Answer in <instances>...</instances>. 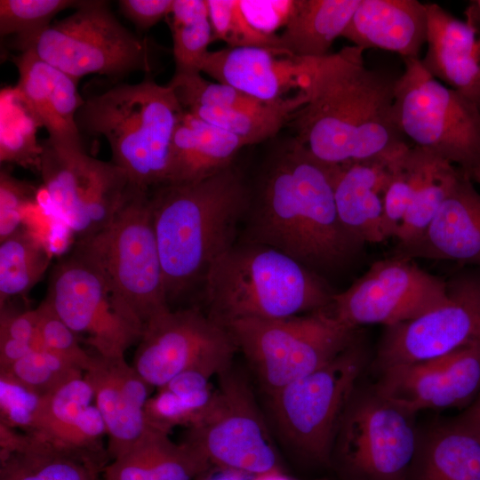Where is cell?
<instances>
[{"label":"cell","instance_id":"1","mask_svg":"<svg viewBox=\"0 0 480 480\" xmlns=\"http://www.w3.org/2000/svg\"><path fill=\"white\" fill-rule=\"evenodd\" d=\"M364 52L351 45L308 58V100L290 124L295 140L329 165L372 158L407 143L394 113L397 78L367 68Z\"/></svg>","mask_w":480,"mask_h":480},{"label":"cell","instance_id":"2","mask_svg":"<svg viewBox=\"0 0 480 480\" xmlns=\"http://www.w3.org/2000/svg\"><path fill=\"white\" fill-rule=\"evenodd\" d=\"M244 240L276 248L307 268H338L363 246L343 226L332 165L295 139L266 167L244 218Z\"/></svg>","mask_w":480,"mask_h":480},{"label":"cell","instance_id":"3","mask_svg":"<svg viewBox=\"0 0 480 480\" xmlns=\"http://www.w3.org/2000/svg\"><path fill=\"white\" fill-rule=\"evenodd\" d=\"M149 196L171 308L204 285L212 263L236 243L251 190L232 164L196 182L160 186Z\"/></svg>","mask_w":480,"mask_h":480},{"label":"cell","instance_id":"4","mask_svg":"<svg viewBox=\"0 0 480 480\" xmlns=\"http://www.w3.org/2000/svg\"><path fill=\"white\" fill-rule=\"evenodd\" d=\"M152 76L134 84L113 82L84 97L76 114L81 134L103 137L111 161L143 191L167 184L172 140L183 112L172 90Z\"/></svg>","mask_w":480,"mask_h":480},{"label":"cell","instance_id":"5","mask_svg":"<svg viewBox=\"0 0 480 480\" xmlns=\"http://www.w3.org/2000/svg\"><path fill=\"white\" fill-rule=\"evenodd\" d=\"M208 316L223 326L244 318L278 319L326 308L333 292L316 272L268 245L242 239L209 268Z\"/></svg>","mask_w":480,"mask_h":480},{"label":"cell","instance_id":"6","mask_svg":"<svg viewBox=\"0 0 480 480\" xmlns=\"http://www.w3.org/2000/svg\"><path fill=\"white\" fill-rule=\"evenodd\" d=\"M76 248L99 266L143 325L171 309L149 191L132 188L110 222Z\"/></svg>","mask_w":480,"mask_h":480},{"label":"cell","instance_id":"7","mask_svg":"<svg viewBox=\"0 0 480 480\" xmlns=\"http://www.w3.org/2000/svg\"><path fill=\"white\" fill-rule=\"evenodd\" d=\"M28 49L77 80L93 74L118 82L138 71L153 75L155 68L153 42L126 28L103 0L80 1Z\"/></svg>","mask_w":480,"mask_h":480},{"label":"cell","instance_id":"8","mask_svg":"<svg viewBox=\"0 0 480 480\" xmlns=\"http://www.w3.org/2000/svg\"><path fill=\"white\" fill-rule=\"evenodd\" d=\"M394 113L404 138L466 173L480 167V108L432 76L420 59H404Z\"/></svg>","mask_w":480,"mask_h":480},{"label":"cell","instance_id":"9","mask_svg":"<svg viewBox=\"0 0 480 480\" xmlns=\"http://www.w3.org/2000/svg\"><path fill=\"white\" fill-rule=\"evenodd\" d=\"M270 395L326 364L356 340L324 308L286 318H244L224 325Z\"/></svg>","mask_w":480,"mask_h":480},{"label":"cell","instance_id":"10","mask_svg":"<svg viewBox=\"0 0 480 480\" xmlns=\"http://www.w3.org/2000/svg\"><path fill=\"white\" fill-rule=\"evenodd\" d=\"M366 360L356 339L324 366L270 394L280 430L308 460L332 463L339 427Z\"/></svg>","mask_w":480,"mask_h":480},{"label":"cell","instance_id":"11","mask_svg":"<svg viewBox=\"0 0 480 480\" xmlns=\"http://www.w3.org/2000/svg\"><path fill=\"white\" fill-rule=\"evenodd\" d=\"M420 436L416 413L380 395L356 389L339 427L332 460L341 479L404 480Z\"/></svg>","mask_w":480,"mask_h":480},{"label":"cell","instance_id":"12","mask_svg":"<svg viewBox=\"0 0 480 480\" xmlns=\"http://www.w3.org/2000/svg\"><path fill=\"white\" fill-rule=\"evenodd\" d=\"M60 319L104 356H124L144 325L99 266L76 248L54 268L44 299Z\"/></svg>","mask_w":480,"mask_h":480},{"label":"cell","instance_id":"13","mask_svg":"<svg viewBox=\"0 0 480 480\" xmlns=\"http://www.w3.org/2000/svg\"><path fill=\"white\" fill-rule=\"evenodd\" d=\"M41 144L38 172L60 220L80 239L106 227L134 188L125 172L84 148L61 147L47 139Z\"/></svg>","mask_w":480,"mask_h":480},{"label":"cell","instance_id":"14","mask_svg":"<svg viewBox=\"0 0 480 480\" xmlns=\"http://www.w3.org/2000/svg\"><path fill=\"white\" fill-rule=\"evenodd\" d=\"M210 466L255 476L277 468L272 439L247 384L229 369L184 441Z\"/></svg>","mask_w":480,"mask_h":480},{"label":"cell","instance_id":"15","mask_svg":"<svg viewBox=\"0 0 480 480\" xmlns=\"http://www.w3.org/2000/svg\"><path fill=\"white\" fill-rule=\"evenodd\" d=\"M236 348L228 329L197 308H171L144 325L132 366L158 388L186 371L220 375Z\"/></svg>","mask_w":480,"mask_h":480},{"label":"cell","instance_id":"16","mask_svg":"<svg viewBox=\"0 0 480 480\" xmlns=\"http://www.w3.org/2000/svg\"><path fill=\"white\" fill-rule=\"evenodd\" d=\"M447 300L445 279L393 257L375 261L347 290L334 293L324 309L339 323L357 329L385 327L413 319Z\"/></svg>","mask_w":480,"mask_h":480},{"label":"cell","instance_id":"17","mask_svg":"<svg viewBox=\"0 0 480 480\" xmlns=\"http://www.w3.org/2000/svg\"><path fill=\"white\" fill-rule=\"evenodd\" d=\"M445 282L444 303L385 327L375 359L379 371L444 356L475 338L480 326V267L463 268Z\"/></svg>","mask_w":480,"mask_h":480},{"label":"cell","instance_id":"18","mask_svg":"<svg viewBox=\"0 0 480 480\" xmlns=\"http://www.w3.org/2000/svg\"><path fill=\"white\" fill-rule=\"evenodd\" d=\"M376 390L409 411L466 408L480 393V340L433 359L380 371Z\"/></svg>","mask_w":480,"mask_h":480},{"label":"cell","instance_id":"19","mask_svg":"<svg viewBox=\"0 0 480 480\" xmlns=\"http://www.w3.org/2000/svg\"><path fill=\"white\" fill-rule=\"evenodd\" d=\"M93 392L84 376L41 397L28 433L41 443L85 466L98 479L108 464L103 444L107 429Z\"/></svg>","mask_w":480,"mask_h":480},{"label":"cell","instance_id":"20","mask_svg":"<svg viewBox=\"0 0 480 480\" xmlns=\"http://www.w3.org/2000/svg\"><path fill=\"white\" fill-rule=\"evenodd\" d=\"M84 378L93 392L95 405L107 429L112 460L128 450L149 428L145 405L152 387L124 356L94 354Z\"/></svg>","mask_w":480,"mask_h":480},{"label":"cell","instance_id":"21","mask_svg":"<svg viewBox=\"0 0 480 480\" xmlns=\"http://www.w3.org/2000/svg\"><path fill=\"white\" fill-rule=\"evenodd\" d=\"M308 58L284 49L227 47L210 52L201 73L255 99L274 101L308 83Z\"/></svg>","mask_w":480,"mask_h":480},{"label":"cell","instance_id":"22","mask_svg":"<svg viewBox=\"0 0 480 480\" xmlns=\"http://www.w3.org/2000/svg\"><path fill=\"white\" fill-rule=\"evenodd\" d=\"M427 52L420 62L436 79L480 108V18L472 4L460 20L437 4H426Z\"/></svg>","mask_w":480,"mask_h":480},{"label":"cell","instance_id":"23","mask_svg":"<svg viewBox=\"0 0 480 480\" xmlns=\"http://www.w3.org/2000/svg\"><path fill=\"white\" fill-rule=\"evenodd\" d=\"M19 73L16 85L48 140L67 148H82L76 114L84 102L77 79L39 58L28 49L13 58Z\"/></svg>","mask_w":480,"mask_h":480},{"label":"cell","instance_id":"24","mask_svg":"<svg viewBox=\"0 0 480 480\" xmlns=\"http://www.w3.org/2000/svg\"><path fill=\"white\" fill-rule=\"evenodd\" d=\"M394 257L452 260L480 267V192L462 171L422 236Z\"/></svg>","mask_w":480,"mask_h":480},{"label":"cell","instance_id":"25","mask_svg":"<svg viewBox=\"0 0 480 480\" xmlns=\"http://www.w3.org/2000/svg\"><path fill=\"white\" fill-rule=\"evenodd\" d=\"M406 144L378 156L332 165L340 219L347 231L363 244L386 240L382 218L391 164L396 152Z\"/></svg>","mask_w":480,"mask_h":480},{"label":"cell","instance_id":"26","mask_svg":"<svg viewBox=\"0 0 480 480\" xmlns=\"http://www.w3.org/2000/svg\"><path fill=\"white\" fill-rule=\"evenodd\" d=\"M426 4L417 0H361L341 36L353 45L420 59L427 42Z\"/></svg>","mask_w":480,"mask_h":480},{"label":"cell","instance_id":"27","mask_svg":"<svg viewBox=\"0 0 480 480\" xmlns=\"http://www.w3.org/2000/svg\"><path fill=\"white\" fill-rule=\"evenodd\" d=\"M404 480H480V433L459 415L420 428Z\"/></svg>","mask_w":480,"mask_h":480},{"label":"cell","instance_id":"28","mask_svg":"<svg viewBox=\"0 0 480 480\" xmlns=\"http://www.w3.org/2000/svg\"><path fill=\"white\" fill-rule=\"evenodd\" d=\"M244 147L236 136L183 110L172 140L167 184L208 178L232 165Z\"/></svg>","mask_w":480,"mask_h":480},{"label":"cell","instance_id":"29","mask_svg":"<svg viewBox=\"0 0 480 480\" xmlns=\"http://www.w3.org/2000/svg\"><path fill=\"white\" fill-rule=\"evenodd\" d=\"M209 468L188 444H176L169 433L149 427L106 466L102 476L103 480H193Z\"/></svg>","mask_w":480,"mask_h":480},{"label":"cell","instance_id":"30","mask_svg":"<svg viewBox=\"0 0 480 480\" xmlns=\"http://www.w3.org/2000/svg\"><path fill=\"white\" fill-rule=\"evenodd\" d=\"M361 0H296L291 19L279 35L283 49L302 58L329 54Z\"/></svg>","mask_w":480,"mask_h":480},{"label":"cell","instance_id":"31","mask_svg":"<svg viewBox=\"0 0 480 480\" xmlns=\"http://www.w3.org/2000/svg\"><path fill=\"white\" fill-rule=\"evenodd\" d=\"M304 91L254 107H196L187 112L240 139L245 146L276 135L307 102Z\"/></svg>","mask_w":480,"mask_h":480},{"label":"cell","instance_id":"32","mask_svg":"<svg viewBox=\"0 0 480 480\" xmlns=\"http://www.w3.org/2000/svg\"><path fill=\"white\" fill-rule=\"evenodd\" d=\"M0 242L2 308L39 282L49 266L50 252L40 239L23 228Z\"/></svg>","mask_w":480,"mask_h":480},{"label":"cell","instance_id":"33","mask_svg":"<svg viewBox=\"0 0 480 480\" xmlns=\"http://www.w3.org/2000/svg\"><path fill=\"white\" fill-rule=\"evenodd\" d=\"M166 20L172 38L174 73H201L213 40L207 0H173Z\"/></svg>","mask_w":480,"mask_h":480},{"label":"cell","instance_id":"34","mask_svg":"<svg viewBox=\"0 0 480 480\" xmlns=\"http://www.w3.org/2000/svg\"><path fill=\"white\" fill-rule=\"evenodd\" d=\"M41 127L17 87L0 93V161L39 171L42 144L36 131Z\"/></svg>","mask_w":480,"mask_h":480},{"label":"cell","instance_id":"35","mask_svg":"<svg viewBox=\"0 0 480 480\" xmlns=\"http://www.w3.org/2000/svg\"><path fill=\"white\" fill-rule=\"evenodd\" d=\"M461 172L459 167L431 153L424 176L396 236V249L410 245L422 236Z\"/></svg>","mask_w":480,"mask_h":480},{"label":"cell","instance_id":"36","mask_svg":"<svg viewBox=\"0 0 480 480\" xmlns=\"http://www.w3.org/2000/svg\"><path fill=\"white\" fill-rule=\"evenodd\" d=\"M29 436L22 450L0 459V480H98L82 463Z\"/></svg>","mask_w":480,"mask_h":480},{"label":"cell","instance_id":"37","mask_svg":"<svg viewBox=\"0 0 480 480\" xmlns=\"http://www.w3.org/2000/svg\"><path fill=\"white\" fill-rule=\"evenodd\" d=\"M430 156V152L406 144L393 157L382 218L385 239L396 237Z\"/></svg>","mask_w":480,"mask_h":480},{"label":"cell","instance_id":"38","mask_svg":"<svg viewBox=\"0 0 480 480\" xmlns=\"http://www.w3.org/2000/svg\"><path fill=\"white\" fill-rule=\"evenodd\" d=\"M74 0H1L0 35L12 36V47L22 52L52 24L56 15L75 9Z\"/></svg>","mask_w":480,"mask_h":480},{"label":"cell","instance_id":"39","mask_svg":"<svg viewBox=\"0 0 480 480\" xmlns=\"http://www.w3.org/2000/svg\"><path fill=\"white\" fill-rule=\"evenodd\" d=\"M81 376L84 372L45 348L33 349L0 372V378L11 380L40 397Z\"/></svg>","mask_w":480,"mask_h":480},{"label":"cell","instance_id":"40","mask_svg":"<svg viewBox=\"0 0 480 480\" xmlns=\"http://www.w3.org/2000/svg\"><path fill=\"white\" fill-rule=\"evenodd\" d=\"M213 390L212 388L197 392H188L158 388L156 394L149 397L145 405V416L148 427L170 433L176 426L190 428L206 411Z\"/></svg>","mask_w":480,"mask_h":480},{"label":"cell","instance_id":"41","mask_svg":"<svg viewBox=\"0 0 480 480\" xmlns=\"http://www.w3.org/2000/svg\"><path fill=\"white\" fill-rule=\"evenodd\" d=\"M213 40L228 47H264L283 49L279 35L267 36L245 19L239 0H207Z\"/></svg>","mask_w":480,"mask_h":480},{"label":"cell","instance_id":"42","mask_svg":"<svg viewBox=\"0 0 480 480\" xmlns=\"http://www.w3.org/2000/svg\"><path fill=\"white\" fill-rule=\"evenodd\" d=\"M36 309L37 313L36 348H45L55 353L84 372L91 365L93 355H90L81 347L77 336L45 300Z\"/></svg>","mask_w":480,"mask_h":480},{"label":"cell","instance_id":"43","mask_svg":"<svg viewBox=\"0 0 480 480\" xmlns=\"http://www.w3.org/2000/svg\"><path fill=\"white\" fill-rule=\"evenodd\" d=\"M34 188L6 171L0 175V241L14 234L35 196Z\"/></svg>","mask_w":480,"mask_h":480},{"label":"cell","instance_id":"44","mask_svg":"<svg viewBox=\"0 0 480 480\" xmlns=\"http://www.w3.org/2000/svg\"><path fill=\"white\" fill-rule=\"evenodd\" d=\"M41 397L18 383L0 378V423L28 433Z\"/></svg>","mask_w":480,"mask_h":480},{"label":"cell","instance_id":"45","mask_svg":"<svg viewBox=\"0 0 480 480\" xmlns=\"http://www.w3.org/2000/svg\"><path fill=\"white\" fill-rule=\"evenodd\" d=\"M247 21L267 36H277L293 12L296 0H239Z\"/></svg>","mask_w":480,"mask_h":480},{"label":"cell","instance_id":"46","mask_svg":"<svg viewBox=\"0 0 480 480\" xmlns=\"http://www.w3.org/2000/svg\"><path fill=\"white\" fill-rule=\"evenodd\" d=\"M173 0H119L121 13L140 32H147L161 20L166 19Z\"/></svg>","mask_w":480,"mask_h":480},{"label":"cell","instance_id":"47","mask_svg":"<svg viewBox=\"0 0 480 480\" xmlns=\"http://www.w3.org/2000/svg\"><path fill=\"white\" fill-rule=\"evenodd\" d=\"M0 340H13L37 347L36 309L11 311L1 308Z\"/></svg>","mask_w":480,"mask_h":480},{"label":"cell","instance_id":"48","mask_svg":"<svg viewBox=\"0 0 480 480\" xmlns=\"http://www.w3.org/2000/svg\"><path fill=\"white\" fill-rule=\"evenodd\" d=\"M459 416L480 433V393Z\"/></svg>","mask_w":480,"mask_h":480},{"label":"cell","instance_id":"49","mask_svg":"<svg viewBox=\"0 0 480 480\" xmlns=\"http://www.w3.org/2000/svg\"><path fill=\"white\" fill-rule=\"evenodd\" d=\"M252 476L237 471L219 469L206 480H252Z\"/></svg>","mask_w":480,"mask_h":480},{"label":"cell","instance_id":"50","mask_svg":"<svg viewBox=\"0 0 480 480\" xmlns=\"http://www.w3.org/2000/svg\"><path fill=\"white\" fill-rule=\"evenodd\" d=\"M252 480H294L284 475L279 468L252 476Z\"/></svg>","mask_w":480,"mask_h":480},{"label":"cell","instance_id":"51","mask_svg":"<svg viewBox=\"0 0 480 480\" xmlns=\"http://www.w3.org/2000/svg\"><path fill=\"white\" fill-rule=\"evenodd\" d=\"M468 175L471 178V180H473V182H476V183H478L480 185V167L472 170L468 173Z\"/></svg>","mask_w":480,"mask_h":480},{"label":"cell","instance_id":"52","mask_svg":"<svg viewBox=\"0 0 480 480\" xmlns=\"http://www.w3.org/2000/svg\"><path fill=\"white\" fill-rule=\"evenodd\" d=\"M472 4L475 5L476 7V10L479 15V18H480V0H476V1H474L472 2Z\"/></svg>","mask_w":480,"mask_h":480},{"label":"cell","instance_id":"53","mask_svg":"<svg viewBox=\"0 0 480 480\" xmlns=\"http://www.w3.org/2000/svg\"><path fill=\"white\" fill-rule=\"evenodd\" d=\"M474 339H477L478 340H480V326Z\"/></svg>","mask_w":480,"mask_h":480},{"label":"cell","instance_id":"54","mask_svg":"<svg viewBox=\"0 0 480 480\" xmlns=\"http://www.w3.org/2000/svg\"><path fill=\"white\" fill-rule=\"evenodd\" d=\"M317 480H325V479H317Z\"/></svg>","mask_w":480,"mask_h":480},{"label":"cell","instance_id":"55","mask_svg":"<svg viewBox=\"0 0 480 480\" xmlns=\"http://www.w3.org/2000/svg\"><path fill=\"white\" fill-rule=\"evenodd\" d=\"M341 480H345V479H341Z\"/></svg>","mask_w":480,"mask_h":480}]
</instances>
